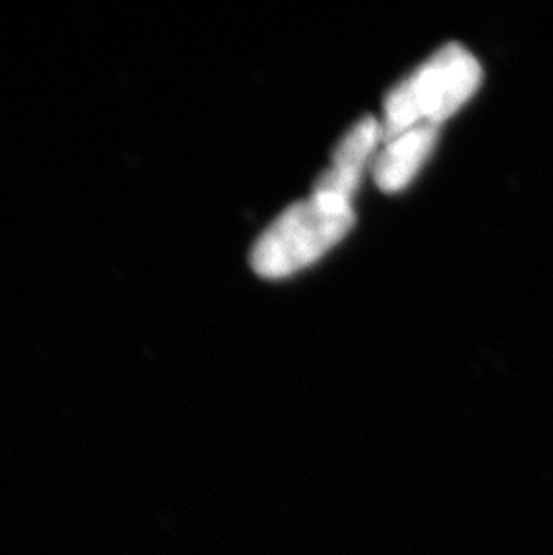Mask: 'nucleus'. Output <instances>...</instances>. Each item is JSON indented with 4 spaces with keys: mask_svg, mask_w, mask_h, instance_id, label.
<instances>
[{
    "mask_svg": "<svg viewBox=\"0 0 553 555\" xmlns=\"http://www.w3.org/2000/svg\"><path fill=\"white\" fill-rule=\"evenodd\" d=\"M481 65L464 46L446 43L383 101V142L415 126H440L480 89Z\"/></svg>",
    "mask_w": 553,
    "mask_h": 555,
    "instance_id": "f257e3e1",
    "label": "nucleus"
},
{
    "mask_svg": "<svg viewBox=\"0 0 553 555\" xmlns=\"http://www.w3.org/2000/svg\"><path fill=\"white\" fill-rule=\"evenodd\" d=\"M352 204L331 194L311 193L282 210L252 248L254 272L281 279L313 264L355 227Z\"/></svg>",
    "mask_w": 553,
    "mask_h": 555,
    "instance_id": "f03ea898",
    "label": "nucleus"
},
{
    "mask_svg": "<svg viewBox=\"0 0 553 555\" xmlns=\"http://www.w3.org/2000/svg\"><path fill=\"white\" fill-rule=\"evenodd\" d=\"M383 142L382 122L376 117H361L334 147L331 168L325 169L314 182L313 193L331 194L352 204L360 188L361 175L376 147Z\"/></svg>",
    "mask_w": 553,
    "mask_h": 555,
    "instance_id": "7ed1b4c3",
    "label": "nucleus"
},
{
    "mask_svg": "<svg viewBox=\"0 0 553 555\" xmlns=\"http://www.w3.org/2000/svg\"><path fill=\"white\" fill-rule=\"evenodd\" d=\"M437 135L439 126L421 125L383 142L382 152L374 157L372 166L377 188L385 193L407 188L434 152Z\"/></svg>",
    "mask_w": 553,
    "mask_h": 555,
    "instance_id": "20e7f679",
    "label": "nucleus"
}]
</instances>
